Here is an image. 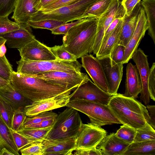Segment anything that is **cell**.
I'll list each match as a JSON object with an SVG mask.
<instances>
[{
  "instance_id": "obj_1",
  "label": "cell",
  "mask_w": 155,
  "mask_h": 155,
  "mask_svg": "<svg viewBox=\"0 0 155 155\" xmlns=\"http://www.w3.org/2000/svg\"><path fill=\"white\" fill-rule=\"evenodd\" d=\"M10 82L17 91L32 102L74 90L44 78L24 75L14 71Z\"/></svg>"
},
{
  "instance_id": "obj_2",
  "label": "cell",
  "mask_w": 155,
  "mask_h": 155,
  "mask_svg": "<svg viewBox=\"0 0 155 155\" xmlns=\"http://www.w3.org/2000/svg\"><path fill=\"white\" fill-rule=\"evenodd\" d=\"M97 18H89L72 27L63 37V48L77 59L93 52Z\"/></svg>"
},
{
  "instance_id": "obj_3",
  "label": "cell",
  "mask_w": 155,
  "mask_h": 155,
  "mask_svg": "<svg viewBox=\"0 0 155 155\" xmlns=\"http://www.w3.org/2000/svg\"><path fill=\"white\" fill-rule=\"evenodd\" d=\"M108 105L123 125L137 129L149 123L146 107L134 98L117 93L111 96Z\"/></svg>"
},
{
  "instance_id": "obj_4",
  "label": "cell",
  "mask_w": 155,
  "mask_h": 155,
  "mask_svg": "<svg viewBox=\"0 0 155 155\" xmlns=\"http://www.w3.org/2000/svg\"><path fill=\"white\" fill-rule=\"evenodd\" d=\"M66 106L85 114L89 118L91 123L98 127L121 124L108 105L87 100L73 98L71 99Z\"/></svg>"
},
{
  "instance_id": "obj_5",
  "label": "cell",
  "mask_w": 155,
  "mask_h": 155,
  "mask_svg": "<svg viewBox=\"0 0 155 155\" xmlns=\"http://www.w3.org/2000/svg\"><path fill=\"white\" fill-rule=\"evenodd\" d=\"M82 124L78 111L68 107L58 114L45 139L61 140L76 137Z\"/></svg>"
},
{
  "instance_id": "obj_6",
  "label": "cell",
  "mask_w": 155,
  "mask_h": 155,
  "mask_svg": "<svg viewBox=\"0 0 155 155\" xmlns=\"http://www.w3.org/2000/svg\"><path fill=\"white\" fill-rule=\"evenodd\" d=\"M16 63L18 65L16 72L28 75L52 71L81 72L82 67L77 60L70 61L58 59L52 61H33L21 58Z\"/></svg>"
},
{
  "instance_id": "obj_7",
  "label": "cell",
  "mask_w": 155,
  "mask_h": 155,
  "mask_svg": "<svg viewBox=\"0 0 155 155\" xmlns=\"http://www.w3.org/2000/svg\"><path fill=\"white\" fill-rule=\"evenodd\" d=\"M97 0H81L75 3L62 7L47 12L37 11L30 20L39 21L45 19L55 20L68 22L83 18L85 12Z\"/></svg>"
},
{
  "instance_id": "obj_8",
  "label": "cell",
  "mask_w": 155,
  "mask_h": 155,
  "mask_svg": "<svg viewBox=\"0 0 155 155\" xmlns=\"http://www.w3.org/2000/svg\"><path fill=\"white\" fill-rule=\"evenodd\" d=\"M125 15L120 0H112L108 8L99 18L93 52L96 55L101 46L104 33L111 22L116 18H123Z\"/></svg>"
},
{
  "instance_id": "obj_9",
  "label": "cell",
  "mask_w": 155,
  "mask_h": 155,
  "mask_svg": "<svg viewBox=\"0 0 155 155\" xmlns=\"http://www.w3.org/2000/svg\"><path fill=\"white\" fill-rule=\"evenodd\" d=\"M107 135L101 127L91 123L82 124L76 137L75 149H88L96 147Z\"/></svg>"
},
{
  "instance_id": "obj_10",
  "label": "cell",
  "mask_w": 155,
  "mask_h": 155,
  "mask_svg": "<svg viewBox=\"0 0 155 155\" xmlns=\"http://www.w3.org/2000/svg\"><path fill=\"white\" fill-rule=\"evenodd\" d=\"M30 76L44 78L60 84L68 89H73L90 79L87 74L81 72L52 71Z\"/></svg>"
},
{
  "instance_id": "obj_11",
  "label": "cell",
  "mask_w": 155,
  "mask_h": 155,
  "mask_svg": "<svg viewBox=\"0 0 155 155\" xmlns=\"http://www.w3.org/2000/svg\"><path fill=\"white\" fill-rule=\"evenodd\" d=\"M71 90L54 97L32 102L24 107L27 116L36 115L44 112L49 111L66 106L71 100L73 92Z\"/></svg>"
},
{
  "instance_id": "obj_12",
  "label": "cell",
  "mask_w": 155,
  "mask_h": 155,
  "mask_svg": "<svg viewBox=\"0 0 155 155\" xmlns=\"http://www.w3.org/2000/svg\"><path fill=\"white\" fill-rule=\"evenodd\" d=\"M97 58L104 73L108 87L107 93L111 96L116 95L122 79L124 64L115 62L110 56Z\"/></svg>"
},
{
  "instance_id": "obj_13",
  "label": "cell",
  "mask_w": 155,
  "mask_h": 155,
  "mask_svg": "<svg viewBox=\"0 0 155 155\" xmlns=\"http://www.w3.org/2000/svg\"><path fill=\"white\" fill-rule=\"evenodd\" d=\"M111 96L89 79L75 89L71 99L85 100L108 105Z\"/></svg>"
},
{
  "instance_id": "obj_14",
  "label": "cell",
  "mask_w": 155,
  "mask_h": 155,
  "mask_svg": "<svg viewBox=\"0 0 155 155\" xmlns=\"http://www.w3.org/2000/svg\"><path fill=\"white\" fill-rule=\"evenodd\" d=\"M18 50L21 58L25 60L43 61L58 60L49 47L36 39Z\"/></svg>"
},
{
  "instance_id": "obj_15",
  "label": "cell",
  "mask_w": 155,
  "mask_h": 155,
  "mask_svg": "<svg viewBox=\"0 0 155 155\" xmlns=\"http://www.w3.org/2000/svg\"><path fill=\"white\" fill-rule=\"evenodd\" d=\"M139 71L140 78L142 90L140 98L145 105L149 104L150 97L148 88V80L150 68L148 61L147 56L140 48L137 49L132 57Z\"/></svg>"
},
{
  "instance_id": "obj_16",
  "label": "cell",
  "mask_w": 155,
  "mask_h": 155,
  "mask_svg": "<svg viewBox=\"0 0 155 155\" xmlns=\"http://www.w3.org/2000/svg\"><path fill=\"white\" fill-rule=\"evenodd\" d=\"M148 26L144 10L142 6L134 32L125 47L123 64L127 63L137 49L141 39L145 35Z\"/></svg>"
},
{
  "instance_id": "obj_17",
  "label": "cell",
  "mask_w": 155,
  "mask_h": 155,
  "mask_svg": "<svg viewBox=\"0 0 155 155\" xmlns=\"http://www.w3.org/2000/svg\"><path fill=\"white\" fill-rule=\"evenodd\" d=\"M82 66L89 74L93 82L107 93L108 87L102 66L96 58L87 54L81 57Z\"/></svg>"
},
{
  "instance_id": "obj_18",
  "label": "cell",
  "mask_w": 155,
  "mask_h": 155,
  "mask_svg": "<svg viewBox=\"0 0 155 155\" xmlns=\"http://www.w3.org/2000/svg\"><path fill=\"white\" fill-rule=\"evenodd\" d=\"M20 24L19 29L0 35L6 40L8 48L20 49L35 39L31 27L27 23Z\"/></svg>"
},
{
  "instance_id": "obj_19",
  "label": "cell",
  "mask_w": 155,
  "mask_h": 155,
  "mask_svg": "<svg viewBox=\"0 0 155 155\" xmlns=\"http://www.w3.org/2000/svg\"><path fill=\"white\" fill-rule=\"evenodd\" d=\"M76 137L61 140L45 139L44 155H72L76 148Z\"/></svg>"
},
{
  "instance_id": "obj_20",
  "label": "cell",
  "mask_w": 155,
  "mask_h": 155,
  "mask_svg": "<svg viewBox=\"0 0 155 155\" xmlns=\"http://www.w3.org/2000/svg\"><path fill=\"white\" fill-rule=\"evenodd\" d=\"M129 144L113 133L107 135L96 147L101 155H123Z\"/></svg>"
},
{
  "instance_id": "obj_21",
  "label": "cell",
  "mask_w": 155,
  "mask_h": 155,
  "mask_svg": "<svg viewBox=\"0 0 155 155\" xmlns=\"http://www.w3.org/2000/svg\"><path fill=\"white\" fill-rule=\"evenodd\" d=\"M125 90L124 96L134 99L138 97L142 90V85L138 69L130 62L126 68Z\"/></svg>"
},
{
  "instance_id": "obj_22",
  "label": "cell",
  "mask_w": 155,
  "mask_h": 155,
  "mask_svg": "<svg viewBox=\"0 0 155 155\" xmlns=\"http://www.w3.org/2000/svg\"><path fill=\"white\" fill-rule=\"evenodd\" d=\"M0 98L10 104L15 111L32 103L17 91L11 82L0 87Z\"/></svg>"
},
{
  "instance_id": "obj_23",
  "label": "cell",
  "mask_w": 155,
  "mask_h": 155,
  "mask_svg": "<svg viewBox=\"0 0 155 155\" xmlns=\"http://www.w3.org/2000/svg\"><path fill=\"white\" fill-rule=\"evenodd\" d=\"M141 7L140 2L136 5L130 15H125L118 45L125 47L128 44L135 28Z\"/></svg>"
},
{
  "instance_id": "obj_24",
  "label": "cell",
  "mask_w": 155,
  "mask_h": 155,
  "mask_svg": "<svg viewBox=\"0 0 155 155\" xmlns=\"http://www.w3.org/2000/svg\"><path fill=\"white\" fill-rule=\"evenodd\" d=\"M37 12L34 0H17L11 18L19 24H26Z\"/></svg>"
},
{
  "instance_id": "obj_25",
  "label": "cell",
  "mask_w": 155,
  "mask_h": 155,
  "mask_svg": "<svg viewBox=\"0 0 155 155\" xmlns=\"http://www.w3.org/2000/svg\"><path fill=\"white\" fill-rule=\"evenodd\" d=\"M0 116V155H19L11 131Z\"/></svg>"
},
{
  "instance_id": "obj_26",
  "label": "cell",
  "mask_w": 155,
  "mask_h": 155,
  "mask_svg": "<svg viewBox=\"0 0 155 155\" xmlns=\"http://www.w3.org/2000/svg\"><path fill=\"white\" fill-rule=\"evenodd\" d=\"M123 155H155V140L133 142Z\"/></svg>"
},
{
  "instance_id": "obj_27",
  "label": "cell",
  "mask_w": 155,
  "mask_h": 155,
  "mask_svg": "<svg viewBox=\"0 0 155 155\" xmlns=\"http://www.w3.org/2000/svg\"><path fill=\"white\" fill-rule=\"evenodd\" d=\"M123 18L120 21L105 44L100 48L98 52L96 55L97 58L110 56L114 48L118 45L120 34Z\"/></svg>"
},
{
  "instance_id": "obj_28",
  "label": "cell",
  "mask_w": 155,
  "mask_h": 155,
  "mask_svg": "<svg viewBox=\"0 0 155 155\" xmlns=\"http://www.w3.org/2000/svg\"><path fill=\"white\" fill-rule=\"evenodd\" d=\"M140 3L146 15L148 34L155 44V0H142Z\"/></svg>"
},
{
  "instance_id": "obj_29",
  "label": "cell",
  "mask_w": 155,
  "mask_h": 155,
  "mask_svg": "<svg viewBox=\"0 0 155 155\" xmlns=\"http://www.w3.org/2000/svg\"><path fill=\"white\" fill-rule=\"evenodd\" d=\"M112 0H97L87 9L83 18H99L108 8Z\"/></svg>"
},
{
  "instance_id": "obj_30",
  "label": "cell",
  "mask_w": 155,
  "mask_h": 155,
  "mask_svg": "<svg viewBox=\"0 0 155 155\" xmlns=\"http://www.w3.org/2000/svg\"><path fill=\"white\" fill-rule=\"evenodd\" d=\"M52 126L44 128H21L17 132L39 142L45 140Z\"/></svg>"
},
{
  "instance_id": "obj_31",
  "label": "cell",
  "mask_w": 155,
  "mask_h": 155,
  "mask_svg": "<svg viewBox=\"0 0 155 155\" xmlns=\"http://www.w3.org/2000/svg\"><path fill=\"white\" fill-rule=\"evenodd\" d=\"M133 142L155 140V130L147 122L143 127L136 129Z\"/></svg>"
},
{
  "instance_id": "obj_32",
  "label": "cell",
  "mask_w": 155,
  "mask_h": 155,
  "mask_svg": "<svg viewBox=\"0 0 155 155\" xmlns=\"http://www.w3.org/2000/svg\"><path fill=\"white\" fill-rule=\"evenodd\" d=\"M57 115V114L52 111H47L31 116H27L21 128H26L29 125L38 123L44 120L56 117Z\"/></svg>"
},
{
  "instance_id": "obj_33",
  "label": "cell",
  "mask_w": 155,
  "mask_h": 155,
  "mask_svg": "<svg viewBox=\"0 0 155 155\" xmlns=\"http://www.w3.org/2000/svg\"><path fill=\"white\" fill-rule=\"evenodd\" d=\"M27 23L33 28L46 29L51 31L65 23L55 20L45 19L35 21L30 20Z\"/></svg>"
},
{
  "instance_id": "obj_34",
  "label": "cell",
  "mask_w": 155,
  "mask_h": 155,
  "mask_svg": "<svg viewBox=\"0 0 155 155\" xmlns=\"http://www.w3.org/2000/svg\"><path fill=\"white\" fill-rule=\"evenodd\" d=\"M136 129L129 126L123 125L115 133L121 140L130 144L134 142L136 134Z\"/></svg>"
},
{
  "instance_id": "obj_35",
  "label": "cell",
  "mask_w": 155,
  "mask_h": 155,
  "mask_svg": "<svg viewBox=\"0 0 155 155\" xmlns=\"http://www.w3.org/2000/svg\"><path fill=\"white\" fill-rule=\"evenodd\" d=\"M15 110L12 106L0 98V116L7 126L11 127L12 118Z\"/></svg>"
},
{
  "instance_id": "obj_36",
  "label": "cell",
  "mask_w": 155,
  "mask_h": 155,
  "mask_svg": "<svg viewBox=\"0 0 155 155\" xmlns=\"http://www.w3.org/2000/svg\"><path fill=\"white\" fill-rule=\"evenodd\" d=\"M19 152L22 155H44V147L42 142H37L25 146Z\"/></svg>"
},
{
  "instance_id": "obj_37",
  "label": "cell",
  "mask_w": 155,
  "mask_h": 155,
  "mask_svg": "<svg viewBox=\"0 0 155 155\" xmlns=\"http://www.w3.org/2000/svg\"><path fill=\"white\" fill-rule=\"evenodd\" d=\"M11 131L18 151L33 143L39 142L29 137L21 134L11 128Z\"/></svg>"
},
{
  "instance_id": "obj_38",
  "label": "cell",
  "mask_w": 155,
  "mask_h": 155,
  "mask_svg": "<svg viewBox=\"0 0 155 155\" xmlns=\"http://www.w3.org/2000/svg\"><path fill=\"white\" fill-rule=\"evenodd\" d=\"M50 50L58 59L70 61L77 60L76 57L66 50L61 45H55L49 47Z\"/></svg>"
},
{
  "instance_id": "obj_39",
  "label": "cell",
  "mask_w": 155,
  "mask_h": 155,
  "mask_svg": "<svg viewBox=\"0 0 155 155\" xmlns=\"http://www.w3.org/2000/svg\"><path fill=\"white\" fill-rule=\"evenodd\" d=\"M20 24L9 19L8 16L0 17V35L18 30Z\"/></svg>"
},
{
  "instance_id": "obj_40",
  "label": "cell",
  "mask_w": 155,
  "mask_h": 155,
  "mask_svg": "<svg viewBox=\"0 0 155 155\" xmlns=\"http://www.w3.org/2000/svg\"><path fill=\"white\" fill-rule=\"evenodd\" d=\"M26 117L24 108L15 110L12 118L11 128L15 131H18L21 128Z\"/></svg>"
},
{
  "instance_id": "obj_41",
  "label": "cell",
  "mask_w": 155,
  "mask_h": 155,
  "mask_svg": "<svg viewBox=\"0 0 155 155\" xmlns=\"http://www.w3.org/2000/svg\"><path fill=\"white\" fill-rule=\"evenodd\" d=\"M13 71L12 66L5 55L2 57L0 56V77L10 81Z\"/></svg>"
},
{
  "instance_id": "obj_42",
  "label": "cell",
  "mask_w": 155,
  "mask_h": 155,
  "mask_svg": "<svg viewBox=\"0 0 155 155\" xmlns=\"http://www.w3.org/2000/svg\"><path fill=\"white\" fill-rule=\"evenodd\" d=\"M17 0H0V17L8 16L13 12Z\"/></svg>"
},
{
  "instance_id": "obj_43",
  "label": "cell",
  "mask_w": 155,
  "mask_h": 155,
  "mask_svg": "<svg viewBox=\"0 0 155 155\" xmlns=\"http://www.w3.org/2000/svg\"><path fill=\"white\" fill-rule=\"evenodd\" d=\"M80 0H58L44 6L38 11L47 12L62 7L75 3Z\"/></svg>"
},
{
  "instance_id": "obj_44",
  "label": "cell",
  "mask_w": 155,
  "mask_h": 155,
  "mask_svg": "<svg viewBox=\"0 0 155 155\" xmlns=\"http://www.w3.org/2000/svg\"><path fill=\"white\" fill-rule=\"evenodd\" d=\"M88 18H84L77 20L76 21L69 23H66L52 30L51 33L55 35H66L72 27L77 24L87 20Z\"/></svg>"
},
{
  "instance_id": "obj_45",
  "label": "cell",
  "mask_w": 155,
  "mask_h": 155,
  "mask_svg": "<svg viewBox=\"0 0 155 155\" xmlns=\"http://www.w3.org/2000/svg\"><path fill=\"white\" fill-rule=\"evenodd\" d=\"M125 47L117 45L115 46L112 50L110 57L115 62L123 63L124 53Z\"/></svg>"
},
{
  "instance_id": "obj_46",
  "label": "cell",
  "mask_w": 155,
  "mask_h": 155,
  "mask_svg": "<svg viewBox=\"0 0 155 155\" xmlns=\"http://www.w3.org/2000/svg\"><path fill=\"white\" fill-rule=\"evenodd\" d=\"M148 88L150 97L152 100L155 101V63H153L148 80Z\"/></svg>"
},
{
  "instance_id": "obj_47",
  "label": "cell",
  "mask_w": 155,
  "mask_h": 155,
  "mask_svg": "<svg viewBox=\"0 0 155 155\" xmlns=\"http://www.w3.org/2000/svg\"><path fill=\"white\" fill-rule=\"evenodd\" d=\"M141 0H122L121 4L123 7L125 14L129 16L132 13L136 5Z\"/></svg>"
},
{
  "instance_id": "obj_48",
  "label": "cell",
  "mask_w": 155,
  "mask_h": 155,
  "mask_svg": "<svg viewBox=\"0 0 155 155\" xmlns=\"http://www.w3.org/2000/svg\"><path fill=\"white\" fill-rule=\"evenodd\" d=\"M123 17L115 18L110 25L104 33L100 47L105 44L107 39L115 29L120 21Z\"/></svg>"
},
{
  "instance_id": "obj_49",
  "label": "cell",
  "mask_w": 155,
  "mask_h": 155,
  "mask_svg": "<svg viewBox=\"0 0 155 155\" xmlns=\"http://www.w3.org/2000/svg\"><path fill=\"white\" fill-rule=\"evenodd\" d=\"M73 151L74 153L72 155H101V153L96 147L88 149H75Z\"/></svg>"
},
{
  "instance_id": "obj_50",
  "label": "cell",
  "mask_w": 155,
  "mask_h": 155,
  "mask_svg": "<svg viewBox=\"0 0 155 155\" xmlns=\"http://www.w3.org/2000/svg\"><path fill=\"white\" fill-rule=\"evenodd\" d=\"M56 117L44 120L38 123L29 125L26 128H44L52 126Z\"/></svg>"
},
{
  "instance_id": "obj_51",
  "label": "cell",
  "mask_w": 155,
  "mask_h": 155,
  "mask_svg": "<svg viewBox=\"0 0 155 155\" xmlns=\"http://www.w3.org/2000/svg\"><path fill=\"white\" fill-rule=\"evenodd\" d=\"M149 116V124L154 129H155V106L154 105H146Z\"/></svg>"
},
{
  "instance_id": "obj_52",
  "label": "cell",
  "mask_w": 155,
  "mask_h": 155,
  "mask_svg": "<svg viewBox=\"0 0 155 155\" xmlns=\"http://www.w3.org/2000/svg\"><path fill=\"white\" fill-rule=\"evenodd\" d=\"M57 0H41L36 8V10L38 11L44 6Z\"/></svg>"
},
{
  "instance_id": "obj_53",
  "label": "cell",
  "mask_w": 155,
  "mask_h": 155,
  "mask_svg": "<svg viewBox=\"0 0 155 155\" xmlns=\"http://www.w3.org/2000/svg\"><path fill=\"white\" fill-rule=\"evenodd\" d=\"M6 40L0 46V56L2 57L4 55L6 51V48L5 46Z\"/></svg>"
},
{
  "instance_id": "obj_54",
  "label": "cell",
  "mask_w": 155,
  "mask_h": 155,
  "mask_svg": "<svg viewBox=\"0 0 155 155\" xmlns=\"http://www.w3.org/2000/svg\"><path fill=\"white\" fill-rule=\"evenodd\" d=\"M9 82L0 77V87L5 86Z\"/></svg>"
},
{
  "instance_id": "obj_55",
  "label": "cell",
  "mask_w": 155,
  "mask_h": 155,
  "mask_svg": "<svg viewBox=\"0 0 155 155\" xmlns=\"http://www.w3.org/2000/svg\"><path fill=\"white\" fill-rule=\"evenodd\" d=\"M41 0H34L35 5V8L36 10V8L39 5Z\"/></svg>"
},
{
  "instance_id": "obj_56",
  "label": "cell",
  "mask_w": 155,
  "mask_h": 155,
  "mask_svg": "<svg viewBox=\"0 0 155 155\" xmlns=\"http://www.w3.org/2000/svg\"><path fill=\"white\" fill-rule=\"evenodd\" d=\"M6 40L0 41V46Z\"/></svg>"
},
{
  "instance_id": "obj_57",
  "label": "cell",
  "mask_w": 155,
  "mask_h": 155,
  "mask_svg": "<svg viewBox=\"0 0 155 155\" xmlns=\"http://www.w3.org/2000/svg\"><path fill=\"white\" fill-rule=\"evenodd\" d=\"M5 39L4 38H3V37L0 36V41L5 40Z\"/></svg>"
}]
</instances>
